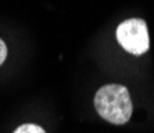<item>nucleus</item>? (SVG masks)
<instances>
[{"instance_id": "nucleus-1", "label": "nucleus", "mask_w": 154, "mask_h": 133, "mask_svg": "<svg viewBox=\"0 0 154 133\" xmlns=\"http://www.w3.org/2000/svg\"><path fill=\"white\" fill-rule=\"evenodd\" d=\"M95 109L101 119L114 125H124L132 117V98L124 85L109 83L95 95Z\"/></svg>"}, {"instance_id": "nucleus-2", "label": "nucleus", "mask_w": 154, "mask_h": 133, "mask_svg": "<svg viewBox=\"0 0 154 133\" xmlns=\"http://www.w3.org/2000/svg\"><path fill=\"white\" fill-rule=\"evenodd\" d=\"M119 45L132 55H144L149 50V34L146 23L140 18L125 20L117 26L116 31Z\"/></svg>"}, {"instance_id": "nucleus-3", "label": "nucleus", "mask_w": 154, "mask_h": 133, "mask_svg": "<svg viewBox=\"0 0 154 133\" xmlns=\"http://www.w3.org/2000/svg\"><path fill=\"white\" fill-rule=\"evenodd\" d=\"M13 133H45V130L40 125H35V123H23Z\"/></svg>"}, {"instance_id": "nucleus-4", "label": "nucleus", "mask_w": 154, "mask_h": 133, "mask_svg": "<svg viewBox=\"0 0 154 133\" xmlns=\"http://www.w3.org/2000/svg\"><path fill=\"white\" fill-rule=\"evenodd\" d=\"M7 55H8V48L5 45V42L0 39V64H3V61L7 59Z\"/></svg>"}]
</instances>
